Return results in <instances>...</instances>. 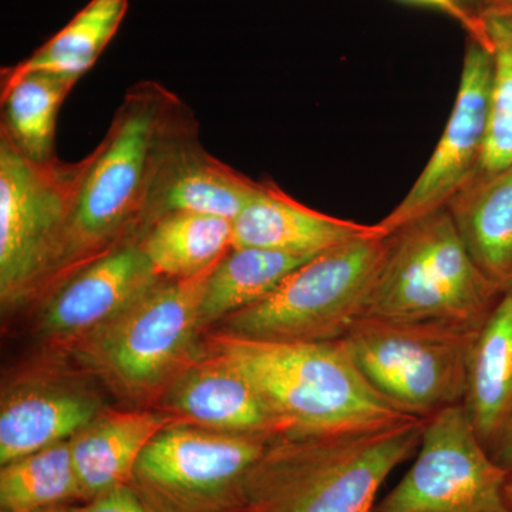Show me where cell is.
<instances>
[{
	"mask_svg": "<svg viewBox=\"0 0 512 512\" xmlns=\"http://www.w3.org/2000/svg\"><path fill=\"white\" fill-rule=\"evenodd\" d=\"M198 133L194 111L163 84L143 80L127 90L86 156L50 286L138 235L164 161Z\"/></svg>",
	"mask_w": 512,
	"mask_h": 512,
	"instance_id": "6da1fadb",
	"label": "cell"
},
{
	"mask_svg": "<svg viewBox=\"0 0 512 512\" xmlns=\"http://www.w3.org/2000/svg\"><path fill=\"white\" fill-rule=\"evenodd\" d=\"M426 424L276 437L249 473L238 512H372L386 478L419 450Z\"/></svg>",
	"mask_w": 512,
	"mask_h": 512,
	"instance_id": "7a4b0ae2",
	"label": "cell"
},
{
	"mask_svg": "<svg viewBox=\"0 0 512 512\" xmlns=\"http://www.w3.org/2000/svg\"><path fill=\"white\" fill-rule=\"evenodd\" d=\"M212 353L254 384L285 434L380 429L407 419L367 383L342 339L268 342L218 332Z\"/></svg>",
	"mask_w": 512,
	"mask_h": 512,
	"instance_id": "3957f363",
	"label": "cell"
},
{
	"mask_svg": "<svg viewBox=\"0 0 512 512\" xmlns=\"http://www.w3.org/2000/svg\"><path fill=\"white\" fill-rule=\"evenodd\" d=\"M504 292L478 268L444 207L387 235L363 318L480 330Z\"/></svg>",
	"mask_w": 512,
	"mask_h": 512,
	"instance_id": "277c9868",
	"label": "cell"
},
{
	"mask_svg": "<svg viewBox=\"0 0 512 512\" xmlns=\"http://www.w3.org/2000/svg\"><path fill=\"white\" fill-rule=\"evenodd\" d=\"M387 235L328 249L296 268L274 291L228 316L221 332L268 342H333L363 318Z\"/></svg>",
	"mask_w": 512,
	"mask_h": 512,
	"instance_id": "5b68a950",
	"label": "cell"
},
{
	"mask_svg": "<svg viewBox=\"0 0 512 512\" xmlns=\"http://www.w3.org/2000/svg\"><path fill=\"white\" fill-rule=\"evenodd\" d=\"M163 279L116 318L76 340V355L128 397L153 394L190 363L205 286L214 268Z\"/></svg>",
	"mask_w": 512,
	"mask_h": 512,
	"instance_id": "8992f818",
	"label": "cell"
},
{
	"mask_svg": "<svg viewBox=\"0 0 512 512\" xmlns=\"http://www.w3.org/2000/svg\"><path fill=\"white\" fill-rule=\"evenodd\" d=\"M480 330L363 318L342 342L387 403L406 416L429 420L463 404L468 363Z\"/></svg>",
	"mask_w": 512,
	"mask_h": 512,
	"instance_id": "52a82bcc",
	"label": "cell"
},
{
	"mask_svg": "<svg viewBox=\"0 0 512 512\" xmlns=\"http://www.w3.org/2000/svg\"><path fill=\"white\" fill-rule=\"evenodd\" d=\"M87 158L37 163L0 136V299L49 288Z\"/></svg>",
	"mask_w": 512,
	"mask_h": 512,
	"instance_id": "ba28073f",
	"label": "cell"
},
{
	"mask_svg": "<svg viewBox=\"0 0 512 512\" xmlns=\"http://www.w3.org/2000/svg\"><path fill=\"white\" fill-rule=\"evenodd\" d=\"M272 440L174 423L148 444L131 484L156 512H238Z\"/></svg>",
	"mask_w": 512,
	"mask_h": 512,
	"instance_id": "9c48e42d",
	"label": "cell"
},
{
	"mask_svg": "<svg viewBox=\"0 0 512 512\" xmlns=\"http://www.w3.org/2000/svg\"><path fill=\"white\" fill-rule=\"evenodd\" d=\"M508 476L460 404L427 420L413 466L372 512H512Z\"/></svg>",
	"mask_w": 512,
	"mask_h": 512,
	"instance_id": "30bf717a",
	"label": "cell"
},
{
	"mask_svg": "<svg viewBox=\"0 0 512 512\" xmlns=\"http://www.w3.org/2000/svg\"><path fill=\"white\" fill-rule=\"evenodd\" d=\"M493 69V50L470 37L446 128L406 197L375 224L383 235L446 207L477 174L487 143Z\"/></svg>",
	"mask_w": 512,
	"mask_h": 512,
	"instance_id": "8fae6325",
	"label": "cell"
},
{
	"mask_svg": "<svg viewBox=\"0 0 512 512\" xmlns=\"http://www.w3.org/2000/svg\"><path fill=\"white\" fill-rule=\"evenodd\" d=\"M160 281L136 235L56 286L43 312V330L52 338L76 342Z\"/></svg>",
	"mask_w": 512,
	"mask_h": 512,
	"instance_id": "7c38bea8",
	"label": "cell"
},
{
	"mask_svg": "<svg viewBox=\"0 0 512 512\" xmlns=\"http://www.w3.org/2000/svg\"><path fill=\"white\" fill-rule=\"evenodd\" d=\"M210 353L201 362L188 363L168 384L164 402L175 419L222 433L284 436V424L254 384L237 367Z\"/></svg>",
	"mask_w": 512,
	"mask_h": 512,
	"instance_id": "4fadbf2b",
	"label": "cell"
},
{
	"mask_svg": "<svg viewBox=\"0 0 512 512\" xmlns=\"http://www.w3.org/2000/svg\"><path fill=\"white\" fill-rule=\"evenodd\" d=\"M262 188L264 181H254L211 156L202 147L200 133L194 134L181 141L164 161L141 229L174 212L210 215L234 222Z\"/></svg>",
	"mask_w": 512,
	"mask_h": 512,
	"instance_id": "5bb4252c",
	"label": "cell"
},
{
	"mask_svg": "<svg viewBox=\"0 0 512 512\" xmlns=\"http://www.w3.org/2000/svg\"><path fill=\"white\" fill-rule=\"evenodd\" d=\"M377 232L376 225L357 224L312 210L278 185L264 181L258 197L234 221V247L316 256L350 239Z\"/></svg>",
	"mask_w": 512,
	"mask_h": 512,
	"instance_id": "9a60e30c",
	"label": "cell"
},
{
	"mask_svg": "<svg viewBox=\"0 0 512 512\" xmlns=\"http://www.w3.org/2000/svg\"><path fill=\"white\" fill-rule=\"evenodd\" d=\"M100 414L99 400L72 384L39 382L13 390L0 407V466L72 440Z\"/></svg>",
	"mask_w": 512,
	"mask_h": 512,
	"instance_id": "2e32d148",
	"label": "cell"
},
{
	"mask_svg": "<svg viewBox=\"0 0 512 512\" xmlns=\"http://www.w3.org/2000/svg\"><path fill=\"white\" fill-rule=\"evenodd\" d=\"M170 414L101 413L70 440L83 503L104 491L131 483L151 440L175 423Z\"/></svg>",
	"mask_w": 512,
	"mask_h": 512,
	"instance_id": "e0dca14e",
	"label": "cell"
},
{
	"mask_svg": "<svg viewBox=\"0 0 512 512\" xmlns=\"http://www.w3.org/2000/svg\"><path fill=\"white\" fill-rule=\"evenodd\" d=\"M446 208L478 268L503 291L511 289L512 164L474 175Z\"/></svg>",
	"mask_w": 512,
	"mask_h": 512,
	"instance_id": "ac0fdd59",
	"label": "cell"
},
{
	"mask_svg": "<svg viewBox=\"0 0 512 512\" xmlns=\"http://www.w3.org/2000/svg\"><path fill=\"white\" fill-rule=\"evenodd\" d=\"M463 407L488 453L512 416V288L478 333L468 363Z\"/></svg>",
	"mask_w": 512,
	"mask_h": 512,
	"instance_id": "d6986e66",
	"label": "cell"
},
{
	"mask_svg": "<svg viewBox=\"0 0 512 512\" xmlns=\"http://www.w3.org/2000/svg\"><path fill=\"white\" fill-rule=\"evenodd\" d=\"M138 242L163 279H187L208 271L234 247V222L174 212L151 221Z\"/></svg>",
	"mask_w": 512,
	"mask_h": 512,
	"instance_id": "ffe728a7",
	"label": "cell"
},
{
	"mask_svg": "<svg viewBox=\"0 0 512 512\" xmlns=\"http://www.w3.org/2000/svg\"><path fill=\"white\" fill-rule=\"evenodd\" d=\"M79 80L46 72L0 82V136L37 163L57 158L56 121L60 107Z\"/></svg>",
	"mask_w": 512,
	"mask_h": 512,
	"instance_id": "44dd1931",
	"label": "cell"
},
{
	"mask_svg": "<svg viewBox=\"0 0 512 512\" xmlns=\"http://www.w3.org/2000/svg\"><path fill=\"white\" fill-rule=\"evenodd\" d=\"M127 10L128 0H90L45 45L15 66L3 67L0 82L32 72L82 79L116 36Z\"/></svg>",
	"mask_w": 512,
	"mask_h": 512,
	"instance_id": "7402d4cb",
	"label": "cell"
},
{
	"mask_svg": "<svg viewBox=\"0 0 512 512\" xmlns=\"http://www.w3.org/2000/svg\"><path fill=\"white\" fill-rule=\"evenodd\" d=\"M315 256L286 254L271 249L232 247L218 262L205 286L200 328L222 322L268 293Z\"/></svg>",
	"mask_w": 512,
	"mask_h": 512,
	"instance_id": "603a6c76",
	"label": "cell"
},
{
	"mask_svg": "<svg viewBox=\"0 0 512 512\" xmlns=\"http://www.w3.org/2000/svg\"><path fill=\"white\" fill-rule=\"evenodd\" d=\"M83 501L70 440L3 464L0 512H42Z\"/></svg>",
	"mask_w": 512,
	"mask_h": 512,
	"instance_id": "cb8c5ba5",
	"label": "cell"
},
{
	"mask_svg": "<svg viewBox=\"0 0 512 512\" xmlns=\"http://www.w3.org/2000/svg\"><path fill=\"white\" fill-rule=\"evenodd\" d=\"M480 16L490 37L494 69L487 143L477 174H490L512 164V3L483 0Z\"/></svg>",
	"mask_w": 512,
	"mask_h": 512,
	"instance_id": "d4e9b609",
	"label": "cell"
},
{
	"mask_svg": "<svg viewBox=\"0 0 512 512\" xmlns=\"http://www.w3.org/2000/svg\"><path fill=\"white\" fill-rule=\"evenodd\" d=\"M79 512H156L133 484H123L86 501Z\"/></svg>",
	"mask_w": 512,
	"mask_h": 512,
	"instance_id": "484cf974",
	"label": "cell"
},
{
	"mask_svg": "<svg viewBox=\"0 0 512 512\" xmlns=\"http://www.w3.org/2000/svg\"><path fill=\"white\" fill-rule=\"evenodd\" d=\"M414 5L426 6V8L436 9L439 12L446 13L451 19L460 23L467 30L471 39L477 40L481 45L491 49L490 37L487 35V29L481 16L474 15L470 10L464 8L458 0H404Z\"/></svg>",
	"mask_w": 512,
	"mask_h": 512,
	"instance_id": "4316f807",
	"label": "cell"
},
{
	"mask_svg": "<svg viewBox=\"0 0 512 512\" xmlns=\"http://www.w3.org/2000/svg\"><path fill=\"white\" fill-rule=\"evenodd\" d=\"M490 456L507 473H512V416L507 427H505L503 437L498 441L497 446L491 450Z\"/></svg>",
	"mask_w": 512,
	"mask_h": 512,
	"instance_id": "83f0119b",
	"label": "cell"
},
{
	"mask_svg": "<svg viewBox=\"0 0 512 512\" xmlns=\"http://www.w3.org/2000/svg\"><path fill=\"white\" fill-rule=\"evenodd\" d=\"M461 5L467 10H470L474 15L480 16L481 6H483V0H458Z\"/></svg>",
	"mask_w": 512,
	"mask_h": 512,
	"instance_id": "f1b7e54d",
	"label": "cell"
},
{
	"mask_svg": "<svg viewBox=\"0 0 512 512\" xmlns=\"http://www.w3.org/2000/svg\"><path fill=\"white\" fill-rule=\"evenodd\" d=\"M42 512H79V507H74V505H60V507L50 508V510H45Z\"/></svg>",
	"mask_w": 512,
	"mask_h": 512,
	"instance_id": "f546056e",
	"label": "cell"
},
{
	"mask_svg": "<svg viewBox=\"0 0 512 512\" xmlns=\"http://www.w3.org/2000/svg\"><path fill=\"white\" fill-rule=\"evenodd\" d=\"M505 491H507V498L512 507V473L508 476L507 488H505Z\"/></svg>",
	"mask_w": 512,
	"mask_h": 512,
	"instance_id": "4dcf8cb0",
	"label": "cell"
},
{
	"mask_svg": "<svg viewBox=\"0 0 512 512\" xmlns=\"http://www.w3.org/2000/svg\"><path fill=\"white\" fill-rule=\"evenodd\" d=\"M510 2L512 3V0H510Z\"/></svg>",
	"mask_w": 512,
	"mask_h": 512,
	"instance_id": "1f68e13d",
	"label": "cell"
}]
</instances>
